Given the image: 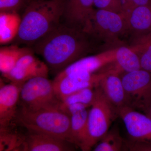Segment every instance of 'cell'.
I'll list each match as a JSON object with an SVG mask.
<instances>
[{
	"label": "cell",
	"mask_w": 151,
	"mask_h": 151,
	"mask_svg": "<svg viewBox=\"0 0 151 151\" xmlns=\"http://www.w3.org/2000/svg\"><path fill=\"white\" fill-rule=\"evenodd\" d=\"M128 29L122 14L103 9H94L83 31L89 37L112 38Z\"/></svg>",
	"instance_id": "6"
},
{
	"label": "cell",
	"mask_w": 151,
	"mask_h": 151,
	"mask_svg": "<svg viewBox=\"0 0 151 151\" xmlns=\"http://www.w3.org/2000/svg\"><path fill=\"white\" fill-rule=\"evenodd\" d=\"M95 97V89L87 88L81 89L68 95L61 100V107L65 108L73 105L80 104L89 108L94 102Z\"/></svg>",
	"instance_id": "22"
},
{
	"label": "cell",
	"mask_w": 151,
	"mask_h": 151,
	"mask_svg": "<svg viewBox=\"0 0 151 151\" xmlns=\"http://www.w3.org/2000/svg\"><path fill=\"white\" fill-rule=\"evenodd\" d=\"M66 0H32L21 17L17 42L33 45L61 22Z\"/></svg>",
	"instance_id": "2"
},
{
	"label": "cell",
	"mask_w": 151,
	"mask_h": 151,
	"mask_svg": "<svg viewBox=\"0 0 151 151\" xmlns=\"http://www.w3.org/2000/svg\"><path fill=\"white\" fill-rule=\"evenodd\" d=\"M49 69L46 63L37 67L16 66L4 76L10 82L22 85L30 79L35 77H47Z\"/></svg>",
	"instance_id": "19"
},
{
	"label": "cell",
	"mask_w": 151,
	"mask_h": 151,
	"mask_svg": "<svg viewBox=\"0 0 151 151\" xmlns=\"http://www.w3.org/2000/svg\"><path fill=\"white\" fill-rule=\"evenodd\" d=\"M20 102L21 106L27 108L61 107V101L55 91L53 81L44 76L32 78L23 84Z\"/></svg>",
	"instance_id": "5"
},
{
	"label": "cell",
	"mask_w": 151,
	"mask_h": 151,
	"mask_svg": "<svg viewBox=\"0 0 151 151\" xmlns=\"http://www.w3.org/2000/svg\"><path fill=\"white\" fill-rule=\"evenodd\" d=\"M118 74L114 71L106 73L97 86L116 110L124 106H129L122 78Z\"/></svg>",
	"instance_id": "12"
},
{
	"label": "cell",
	"mask_w": 151,
	"mask_h": 151,
	"mask_svg": "<svg viewBox=\"0 0 151 151\" xmlns=\"http://www.w3.org/2000/svg\"><path fill=\"white\" fill-rule=\"evenodd\" d=\"M94 6L99 9L105 10L122 14V0H94Z\"/></svg>",
	"instance_id": "24"
},
{
	"label": "cell",
	"mask_w": 151,
	"mask_h": 151,
	"mask_svg": "<svg viewBox=\"0 0 151 151\" xmlns=\"http://www.w3.org/2000/svg\"><path fill=\"white\" fill-rule=\"evenodd\" d=\"M24 137L28 151H75L71 143L50 135L27 131Z\"/></svg>",
	"instance_id": "13"
},
{
	"label": "cell",
	"mask_w": 151,
	"mask_h": 151,
	"mask_svg": "<svg viewBox=\"0 0 151 151\" xmlns=\"http://www.w3.org/2000/svg\"><path fill=\"white\" fill-rule=\"evenodd\" d=\"M105 74L74 72L63 76H55L52 81L55 91L61 101L66 96L78 90L97 87Z\"/></svg>",
	"instance_id": "8"
},
{
	"label": "cell",
	"mask_w": 151,
	"mask_h": 151,
	"mask_svg": "<svg viewBox=\"0 0 151 151\" xmlns=\"http://www.w3.org/2000/svg\"><path fill=\"white\" fill-rule=\"evenodd\" d=\"M142 50L139 56L141 68L151 72V33L143 44Z\"/></svg>",
	"instance_id": "23"
},
{
	"label": "cell",
	"mask_w": 151,
	"mask_h": 151,
	"mask_svg": "<svg viewBox=\"0 0 151 151\" xmlns=\"http://www.w3.org/2000/svg\"><path fill=\"white\" fill-rule=\"evenodd\" d=\"M2 151H28L27 144L24 136L19 135Z\"/></svg>",
	"instance_id": "27"
},
{
	"label": "cell",
	"mask_w": 151,
	"mask_h": 151,
	"mask_svg": "<svg viewBox=\"0 0 151 151\" xmlns=\"http://www.w3.org/2000/svg\"><path fill=\"white\" fill-rule=\"evenodd\" d=\"M28 47L17 45L2 47L0 49V71L3 76L13 69L19 60L25 55L32 52Z\"/></svg>",
	"instance_id": "18"
},
{
	"label": "cell",
	"mask_w": 151,
	"mask_h": 151,
	"mask_svg": "<svg viewBox=\"0 0 151 151\" xmlns=\"http://www.w3.org/2000/svg\"><path fill=\"white\" fill-rule=\"evenodd\" d=\"M26 0H0V12L18 13L25 5Z\"/></svg>",
	"instance_id": "25"
},
{
	"label": "cell",
	"mask_w": 151,
	"mask_h": 151,
	"mask_svg": "<svg viewBox=\"0 0 151 151\" xmlns=\"http://www.w3.org/2000/svg\"><path fill=\"white\" fill-rule=\"evenodd\" d=\"M129 151H151V143L130 140L126 143Z\"/></svg>",
	"instance_id": "28"
},
{
	"label": "cell",
	"mask_w": 151,
	"mask_h": 151,
	"mask_svg": "<svg viewBox=\"0 0 151 151\" xmlns=\"http://www.w3.org/2000/svg\"><path fill=\"white\" fill-rule=\"evenodd\" d=\"M122 15L128 29L138 33H151V4L138 7Z\"/></svg>",
	"instance_id": "15"
},
{
	"label": "cell",
	"mask_w": 151,
	"mask_h": 151,
	"mask_svg": "<svg viewBox=\"0 0 151 151\" xmlns=\"http://www.w3.org/2000/svg\"><path fill=\"white\" fill-rule=\"evenodd\" d=\"M116 112L124 122L130 140L151 143V119L148 116L128 105Z\"/></svg>",
	"instance_id": "9"
},
{
	"label": "cell",
	"mask_w": 151,
	"mask_h": 151,
	"mask_svg": "<svg viewBox=\"0 0 151 151\" xmlns=\"http://www.w3.org/2000/svg\"><path fill=\"white\" fill-rule=\"evenodd\" d=\"M122 12L124 14L140 6L151 4V0H122Z\"/></svg>",
	"instance_id": "26"
},
{
	"label": "cell",
	"mask_w": 151,
	"mask_h": 151,
	"mask_svg": "<svg viewBox=\"0 0 151 151\" xmlns=\"http://www.w3.org/2000/svg\"><path fill=\"white\" fill-rule=\"evenodd\" d=\"M94 0H66L62 18L64 24L83 31L94 11Z\"/></svg>",
	"instance_id": "11"
},
{
	"label": "cell",
	"mask_w": 151,
	"mask_h": 151,
	"mask_svg": "<svg viewBox=\"0 0 151 151\" xmlns=\"http://www.w3.org/2000/svg\"><path fill=\"white\" fill-rule=\"evenodd\" d=\"M115 58L119 70H122L124 73L142 69L139 56L127 47H119L116 50Z\"/></svg>",
	"instance_id": "20"
},
{
	"label": "cell",
	"mask_w": 151,
	"mask_h": 151,
	"mask_svg": "<svg viewBox=\"0 0 151 151\" xmlns=\"http://www.w3.org/2000/svg\"><path fill=\"white\" fill-rule=\"evenodd\" d=\"M115 114L117 115L116 109L96 87L94 102L88 110L87 139L82 151H91L107 134Z\"/></svg>",
	"instance_id": "4"
},
{
	"label": "cell",
	"mask_w": 151,
	"mask_h": 151,
	"mask_svg": "<svg viewBox=\"0 0 151 151\" xmlns=\"http://www.w3.org/2000/svg\"><path fill=\"white\" fill-rule=\"evenodd\" d=\"M121 77L129 106L143 110L151 102V72L141 69Z\"/></svg>",
	"instance_id": "7"
},
{
	"label": "cell",
	"mask_w": 151,
	"mask_h": 151,
	"mask_svg": "<svg viewBox=\"0 0 151 151\" xmlns=\"http://www.w3.org/2000/svg\"><path fill=\"white\" fill-rule=\"evenodd\" d=\"M142 110L145 112V114L151 119V102L146 105Z\"/></svg>",
	"instance_id": "29"
},
{
	"label": "cell",
	"mask_w": 151,
	"mask_h": 151,
	"mask_svg": "<svg viewBox=\"0 0 151 151\" xmlns=\"http://www.w3.org/2000/svg\"><path fill=\"white\" fill-rule=\"evenodd\" d=\"M22 85L1 83L0 87V129H9L15 120Z\"/></svg>",
	"instance_id": "10"
},
{
	"label": "cell",
	"mask_w": 151,
	"mask_h": 151,
	"mask_svg": "<svg viewBox=\"0 0 151 151\" xmlns=\"http://www.w3.org/2000/svg\"><path fill=\"white\" fill-rule=\"evenodd\" d=\"M15 121L27 131L50 135L71 143L70 116L61 107L30 108L21 106Z\"/></svg>",
	"instance_id": "3"
},
{
	"label": "cell",
	"mask_w": 151,
	"mask_h": 151,
	"mask_svg": "<svg viewBox=\"0 0 151 151\" xmlns=\"http://www.w3.org/2000/svg\"><path fill=\"white\" fill-rule=\"evenodd\" d=\"M111 60V58L103 57L101 55L84 57L68 65L56 76H63L74 72L94 73Z\"/></svg>",
	"instance_id": "16"
},
{
	"label": "cell",
	"mask_w": 151,
	"mask_h": 151,
	"mask_svg": "<svg viewBox=\"0 0 151 151\" xmlns=\"http://www.w3.org/2000/svg\"><path fill=\"white\" fill-rule=\"evenodd\" d=\"M124 141L116 128L109 131L91 151H124Z\"/></svg>",
	"instance_id": "21"
},
{
	"label": "cell",
	"mask_w": 151,
	"mask_h": 151,
	"mask_svg": "<svg viewBox=\"0 0 151 151\" xmlns=\"http://www.w3.org/2000/svg\"><path fill=\"white\" fill-rule=\"evenodd\" d=\"M22 18L18 13L0 12V43L5 45L16 39Z\"/></svg>",
	"instance_id": "17"
},
{
	"label": "cell",
	"mask_w": 151,
	"mask_h": 151,
	"mask_svg": "<svg viewBox=\"0 0 151 151\" xmlns=\"http://www.w3.org/2000/svg\"><path fill=\"white\" fill-rule=\"evenodd\" d=\"M89 37L82 31L60 22L33 45L34 50L42 57L49 69L58 74L86 57L90 50Z\"/></svg>",
	"instance_id": "1"
},
{
	"label": "cell",
	"mask_w": 151,
	"mask_h": 151,
	"mask_svg": "<svg viewBox=\"0 0 151 151\" xmlns=\"http://www.w3.org/2000/svg\"><path fill=\"white\" fill-rule=\"evenodd\" d=\"M88 108H83L70 114L71 143L82 151L87 137Z\"/></svg>",
	"instance_id": "14"
}]
</instances>
